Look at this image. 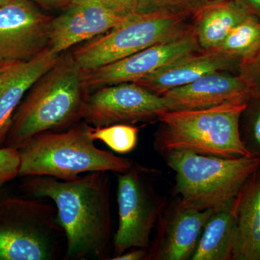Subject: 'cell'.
<instances>
[{"label":"cell","instance_id":"cell-1","mask_svg":"<svg viewBox=\"0 0 260 260\" xmlns=\"http://www.w3.org/2000/svg\"><path fill=\"white\" fill-rule=\"evenodd\" d=\"M29 197L52 201L64 233L66 260L109 259L112 235L108 172L70 179L28 177L21 185Z\"/></svg>","mask_w":260,"mask_h":260},{"label":"cell","instance_id":"cell-2","mask_svg":"<svg viewBox=\"0 0 260 260\" xmlns=\"http://www.w3.org/2000/svg\"><path fill=\"white\" fill-rule=\"evenodd\" d=\"M88 92L71 53L32 85L17 108L4 147L20 149L36 135L68 129L83 118Z\"/></svg>","mask_w":260,"mask_h":260},{"label":"cell","instance_id":"cell-3","mask_svg":"<svg viewBox=\"0 0 260 260\" xmlns=\"http://www.w3.org/2000/svg\"><path fill=\"white\" fill-rule=\"evenodd\" d=\"M90 124L78 122L68 129L34 136L21 148L20 177L44 176L70 180L95 172L129 171L133 162L98 148Z\"/></svg>","mask_w":260,"mask_h":260},{"label":"cell","instance_id":"cell-4","mask_svg":"<svg viewBox=\"0 0 260 260\" xmlns=\"http://www.w3.org/2000/svg\"><path fill=\"white\" fill-rule=\"evenodd\" d=\"M176 173L174 191L186 208L199 210L232 209L247 181L260 169L255 157L220 158L186 150L164 154Z\"/></svg>","mask_w":260,"mask_h":260},{"label":"cell","instance_id":"cell-5","mask_svg":"<svg viewBox=\"0 0 260 260\" xmlns=\"http://www.w3.org/2000/svg\"><path fill=\"white\" fill-rule=\"evenodd\" d=\"M247 102L162 112L158 116L160 125L155 133L154 147L162 155L172 150H186L220 158L252 157L243 144L239 129Z\"/></svg>","mask_w":260,"mask_h":260},{"label":"cell","instance_id":"cell-6","mask_svg":"<svg viewBox=\"0 0 260 260\" xmlns=\"http://www.w3.org/2000/svg\"><path fill=\"white\" fill-rule=\"evenodd\" d=\"M0 194V260L58 259L65 242L54 205Z\"/></svg>","mask_w":260,"mask_h":260},{"label":"cell","instance_id":"cell-7","mask_svg":"<svg viewBox=\"0 0 260 260\" xmlns=\"http://www.w3.org/2000/svg\"><path fill=\"white\" fill-rule=\"evenodd\" d=\"M191 17L170 12L134 13L119 26L76 48L72 56L83 71L105 66L184 35L192 28Z\"/></svg>","mask_w":260,"mask_h":260},{"label":"cell","instance_id":"cell-8","mask_svg":"<svg viewBox=\"0 0 260 260\" xmlns=\"http://www.w3.org/2000/svg\"><path fill=\"white\" fill-rule=\"evenodd\" d=\"M147 171L133 164L129 171L118 174L119 224L112 258L133 248L148 249L150 246V234L164 205L147 179Z\"/></svg>","mask_w":260,"mask_h":260},{"label":"cell","instance_id":"cell-9","mask_svg":"<svg viewBox=\"0 0 260 260\" xmlns=\"http://www.w3.org/2000/svg\"><path fill=\"white\" fill-rule=\"evenodd\" d=\"M165 99L135 83L116 84L88 93L84 121L93 126L133 124L158 119L167 112Z\"/></svg>","mask_w":260,"mask_h":260},{"label":"cell","instance_id":"cell-10","mask_svg":"<svg viewBox=\"0 0 260 260\" xmlns=\"http://www.w3.org/2000/svg\"><path fill=\"white\" fill-rule=\"evenodd\" d=\"M200 51L203 50L192 28L177 39L154 44L105 66L83 71L84 85L90 93L109 85L135 83L184 56Z\"/></svg>","mask_w":260,"mask_h":260},{"label":"cell","instance_id":"cell-11","mask_svg":"<svg viewBox=\"0 0 260 260\" xmlns=\"http://www.w3.org/2000/svg\"><path fill=\"white\" fill-rule=\"evenodd\" d=\"M32 0H12L0 7V58L28 61L49 47L51 21Z\"/></svg>","mask_w":260,"mask_h":260},{"label":"cell","instance_id":"cell-12","mask_svg":"<svg viewBox=\"0 0 260 260\" xmlns=\"http://www.w3.org/2000/svg\"><path fill=\"white\" fill-rule=\"evenodd\" d=\"M65 8L53 18L49 37V47L59 55L115 28L129 17L115 14L99 0H72Z\"/></svg>","mask_w":260,"mask_h":260},{"label":"cell","instance_id":"cell-13","mask_svg":"<svg viewBox=\"0 0 260 260\" xmlns=\"http://www.w3.org/2000/svg\"><path fill=\"white\" fill-rule=\"evenodd\" d=\"M215 211L186 208L178 202L160 214L147 260L191 259L205 224Z\"/></svg>","mask_w":260,"mask_h":260},{"label":"cell","instance_id":"cell-14","mask_svg":"<svg viewBox=\"0 0 260 260\" xmlns=\"http://www.w3.org/2000/svg\"><path fill=\"white\" fill-rule=\"evenodd\" d=\"M168 111L197 110L229 103L247 102L252 96L249 85L239 73H210L161 95Z\"/></svg>","mask_w":260,"mask_h":260},{"label":"cell","instance_id":"cell-15","mask_svg":"<svg viewBox=\"0 0 260 260\" xmlns=\"http://www.w3.org/2000/svg\"><path fill=\"white\" fill-rule=\"evenodd\" d=\"M60 55L48 47L30 60L15 61L0 77V148L4 146L15 111L25 94Z\"/></svg>","mask_w":260,"mask_h":260},{"label":"cell","instance_id":"cell-16","mask_svg":"<svg viewBox=\"0 0 260 260\" xmlns=\"http://www.w3.org/2000/svg\"><path fill=\"white\" fill-rule=\"evenodd\" d=\"M240 62L217 51H200L181 58L135 82L157 95L184 86L210 73L237 71Z\"/></svg>","mask_w":260,"mask_h":260},{"label":"cell","instance_id":"cell-17","mask_svg":"<svg viewBox=\"0 0 260 260\" xmlns=\"http://www.w3.org/2000/svg\"><path fill=\"white\" fill-rule=\"evenodd\" d=\"M233 210L232 260H260V169L243 188Z\"/></svg>","mask_w":260,"mask_h":260},{"label":"cell","instance_id":"cell-18","mask_svg":"<svg viewBox=\"0 0 260 260\" xmlns=\"http://www.w3.org/2000/svg\"><path fill=\"white\" fill-rule=\"evenodd\" d=\"M249 15L234 0L202 7L191 17L193 31L200 49H216L232 29Z\"/></svg>","mask_w":260,"mask_h":260},{"label":"cell","instance_id":"cell-19","mask_svg":"<svg viewBox=\"0 0 260 260\" xmlns=\"http://www.w3.org/2000/svg\"><path fill=\"white\" fill-rule=\"evenodd\" d=\"M234 234L233 208L214 212L205 224L191 260H232Z\"/></svg>","mask_w":260,"mask_h":260},{"label":"cell","instance_id":"cell-20","mask_svg":"<svg viewBox=\"0 0 260 260\" xmlns=\"http://www.w3.org/2000/svg\"><path fill=\"white\" fill-rule=\"evenodd\" d=\"M260 50V20L246 17L232 29L223 42L213 51L239 61L248 60Z\"/></svg>","mask_w":260,"mask_h":260},{"label":"cell","instance_id":"cell-21","mask_svg":"<svg viewBox=\"0 0 260 260\" xmlns=\"http://www.w3.org/2000/svg\"><path fill=\"white\" fill-rule=\"evenodd\" d=\"M139 131V128L133 124L90 125V136L94 140L102 141L112 151L119 154L129 153L136 148Z\"/></svg>","mask_w":260,"mask_h":260},{"label":"cell","instance_id":"cell-22","mask_svg":"<svg viewBox=\"0 0 260 260\" xmlns=\"http://www.w3.org/2000/svg\"><path fill=\"white\" fill-rule=\"evenodd\" d=\"M241 138L252 157L260 159V97L251 96L239 123Z\"/></svg>","mask_w":260,"mask_h":260},{"label":"cell","instance_id":"cell-23","mask_svg":"<svg viewBox=\"0 0 260 260\" xmlns=\"http://www.w3.org/2000/svg\"><path fill=\"white\" fill-rule=\"evenodd\" d=\"M203 6L198 0H137L135 13L170 12L193 15Z\"/></svg>","mask_w":260,"mask_h":260},{"label":"cell","instance_id":"cell-24","mask_svg":"<svg viewBox=\"0 0 260 260\" xmlns=\"http://www.w3.org/2000/svg\"><path fill=\"white\" fill-rule=\"evenodd\" d=\"M20 155L18 149L0 148V189L19 176Z\"/></svg>","mask_w":260,"mask_h":260},{"label":"cell","instance_id":"cell-25","mask_svg":"<svg viewBox=\"0 0 260 260\" xmlns=\"http://www.w3.org/2000/svg\"><path fill=\"white\" fill-rule=\"evenodd\" d=\"M238 73L249 85L252 96L260 97V50L251 59L241 63Z\"/></svg>","mask_w":260,"mask_h":260},{"label":"cell","instance_id":"cell-26","mask_svg":"<svg viewBox=\"0 0 260 260\" xmlns=\"http://www.w3.org/2000/svg\"><path fill=\"white\" fill-rule=\"evenodd\" d=\"M102 5L118 15L128 17L134 14L137 9V0H99Z\"/></svg>","mask_w":260,"mask_h":260},{"label":"cell","instance_id":"cell-27","mask_svg":"<svg viewBox=\"0 0 260 260\" xmlns=\"http://www.w3.org/2000/svg\"><path fill=\"white\" fill-rule=\"evenodd\" d=\"M234 2L246 14L260 20V0H234Z\"/></svg>","mask_w":260,"mask_h":260},{"label":"cell","instance_id":"cell-28","mask_svg":"<svg viewBox=\"0 0 260 260\" xmlns=\"http://www.w3.org/2000/svg\"><path fill=\"white\" fill-rule=\"evenodd\" d=\"M148 249L133 248L111 260H147Z\"/></svg>","mask_w":260,"mask_h":260},{"label":"cell","instance_id":"cell-29","mask_svg":"<svg viewBox=\"0 0 260 260\" xmlns=\"http://www.w3.org/2000/svg\"><path fill=\"white\" fill-rule=\"evenodd\" d=\"M35 2L38 5L44 7V8H58L56 0H32Z\"/></svg>","mask_w":260,"mask_h":260},{"label":"cell","instance_id":"cell-30","mask_svg":"<svg viewBox=\"0 0 260 260\" xmlns=\"http://www.w3.org/2000/svg\"><path fill=\"white\" fill-rule=\"evenodd\" d=\"M15 61H17L7 60V59L0 58V77L4 73L5 70L10 68Z\"/></svg>","mask_w":260,"mask_h":260},{"label":"cell","instance_id":"cell-31","mask_svg":"<svg viewBox=\"0 0 260 260\" xmlns=\"http://www.w3.org/2000/svg\"><path fill=\"white\" fill-rule=\"evenodd\" d=\"M203 5L213 4V3H220V2L227 1V0H198Z\"/></svg>","mask_w":260,"mask_h":260},{"label":"cell","instance_id":"cell-32","mask_svg":"<svg viewBox=\"0 0 260 260\" xmlns=\"http://www.w3.org/2000/svg\"><path fill=\"white\" fill-rule=\"evenodd\" d=\"M71 2L72 0H56L58 8H59V7H67Z\"/></svg>","mask_w":260,"mask_h":260},{"label":"cell","instance_id":"cell-33","mask_svg":"<svg viewBox=\"0 0 260 260\" xmlns=\"http://www.w3.org/2000/svg\"><path fill=\"white\" fill-rule=\"evenodd\" d=\"M12 0H0V7L3 6V5H4L5 4H7V3H10V2H11Z\"/></svg>","mask_w":260,"mask_h":260}]
</instances>
